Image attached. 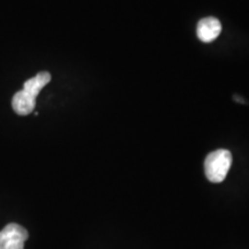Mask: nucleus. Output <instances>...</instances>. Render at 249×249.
Here are the masks:
<instances>
[{
	"instance_id": "1",
	"label": "nucleus",
	"mask_w": 249,
	"mask_h": 249,
	"mask_svg": "<svg viewBox=\"0 0 249 249\" xmlns=\"http://www.w3.org/2000/svg\"><path fill=\"white\" fill-rule=\"evenodd\" d=\"M232 165V155L229 150H219L210 152L204 160L205 176L209 181L219 183L225 180Z\"/></svg>"
},
{
	"instance_id": "2",
	"label": "nucleus",
	"mask_w": 249,
	"mask_h": 249,
	"mask_svg": "<svg viewBox=\"0 0 249 249\" xmlns=\"http://www.w3.org/2000/svg\"><path fill=\"white\" fill-rule=\"evenodd\" d=\"M29 233L23 226L11 223L0 231V249H24Z\"/></svg>"
},
{
	"instance_id": "3",
	"label": "nucleus",
	"mask_w": 249,
	"mask_h": 249,
	"mask_svg": "<svg viewBox=\"0 0 249 249\" xmlns=\"http://www.w3.org/2000/svg\"><path fill=\"white\" fill-rule=\"evenodd\" d=\"M222 33V24L216 18H204L197 24V37L203 43H211Z\"/></svg>"
},
{
	"instance_id": "4",
	"label": "nucleus",
	"mask_w": 249,
	"mask_h": 249,
	"mask_svg": "<svg viewBox=\"0 0 249 249\" xmlns=\"http://www.w3.org/2000/svg\"><path fill=\"white\" fill-rule=\"evenodd\" d=\"M12 107H13V110L17 112L18 116H28L35 110L36 98L31 97L22 89L13 96Z\"/></svg>"
},
{
	"instance_id": "5",
	"label": "nucleus",
	"mask_w": 249,
	"mask_h": 249,
	"mask_svg": "<svg viewBox=\"0 0 249 249\" xmlns=\"http://www.w3.org/2000/svg\"><path fill=\"white\" fill-rule=\"evenodd\" d=\"M51 81V74L48 71H40L36 76L27 80L23 85V90L31 97H37L44 87Z\"/></svg>"
}]
</instances>
